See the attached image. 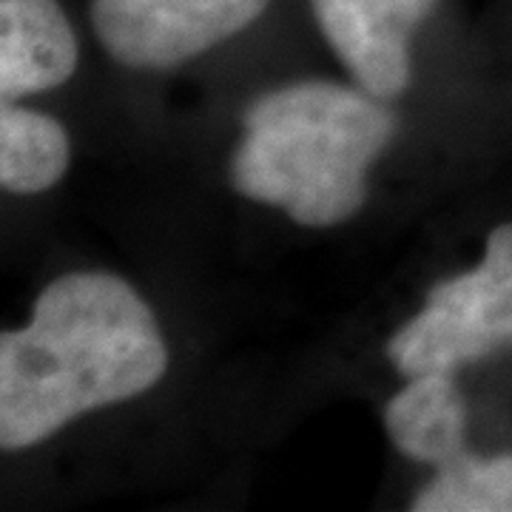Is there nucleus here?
I'll return each instance as SVG.
<instances>
[{
	"label": "nucleus",
	"instance_id": "8",
	"mask_svg": "<svg viewBox=\"0 0 512 512\" xmlns=\"http://www.w3.org/2000/svg\"><path fill=\"white\" fill-rule=\"evenodd\" d=\"M72 163V143L60 120L18 103L0 109V185L9 194H43Z\"/></svg>",
	"mask_w": 512,
	"mask_h": 512
},
{
	"label": "nucleus",
	"instance_id": "4",
	"mask_svg": "<svg viewBox=\"0 0 512 512\" xmlns=\"http://www.w3.org/2000/svg\"><path fill=\"white\" fill-rule=\"evenodd\" d=\"M271 0H92L103 52L137 72H168L262 18Z\"/></svg>",
	"mask_w": 512,
	"mask_h": 512
},
{
	"label": "nucleus",
	"instance_id": "2",
	"mask_svg": "<svg viewBox=\"0 0 512 512\" xmlns=\"http://www.w3.org/2000/svg\"><path fill=\"white\" fill-rule=\"evenodd\" d=\"M245 137L231 183L245 200L282 208L302 228L353 220L367 202V171L399 120L362 86L299 80L242 111Z\"/></svg>",
	"mask_w": 512,
	"mask_h": 512
},
{
	"label": "nucleus",
	"instance_id": "3",
	"mask_svg": "<svg viewBox=\"0 0 512 512\" xmlns=\"http://www.w3.org/2000/svg\"><path fill=\"white\" fill-rule=\"evenodd\" d=\"M512 348V222L490 231L476 268L433 285L424 308L387 342L404 379L453 373Z\"/></svg>",
	"mask_w": 512,
	"mask_h": 512
},
{
	"label": "nucleus",
	"instance_id": "6",
	"mask_svg": "<svg viewBox=\"0 0 512 512\" xmlns=\"http://www.w3.org/2000/svg\"><path fill=\"white\" fill-rule=\"evenodd\" d=\"M80 60L72 20L57 0H0V97L18 103L63 86Z\"/></svg>",
	"mask_w": 512,
	"mask_h": 512
},
{
	"label": "nucleus",
	"instance_id": "9",
	"mask_svg": "<svg viewBox=\"0 0 512 512\" xmlns=\"http://www.w3.org/2000/svg\"><path fill=\"white\" fill-rule=\"evenodd\" d=\"M416 512H512V453L473 456L470 450L444 464L421 487Z\"/></svg>",
	"mask_w": 512,
	"mask_h": 512
},
{
	"label": "nucleus",
	"instance_id": "7",
	"mask_svg": "<svg viewBox=\"0 0 512 512\" xmlns=\"http://www.w3.org/2000/svg\"><path fill=\"white\" fill-rule=\"evenodd\" d=\"M384 433L410 461L439 470L467 453V402L453 373L407 379L384 404Z\"/></svg>",
	"mask_w": 512,
	"mask_h": 512
},
{
	"label": "nucleus",
	"instance_id": "5",
	"mask_svg": "<svg viewBox=\"0 0 512 512\" xmlns=\"http://www.w3.org/2000/svg\"><path fill=\"white\" fill-rule=\"evenodd\" d=\"M439 0H311L313 18L356 86L379 100L407 92L413 35Z\"/></svg>",
	"mask_w": 512,
	"mask_h": 512
},
{
	"label": "nucleus",
	"instance_id": "1",
	"mask_svg": "<svg viewBox=\"0 0 512 512\" xmlns=\"http://www.w3.org/2000/svg\"><path fill=\"white\" fill-rule=\"evenodd\" d=\"M171 353L123 276L72 271L37 293L29 322L0 336V447L32 450L80 416L163 382Z\"/></svg>",
	"mask_w": 512,
	"mask_h": 512
}]
</instances>
